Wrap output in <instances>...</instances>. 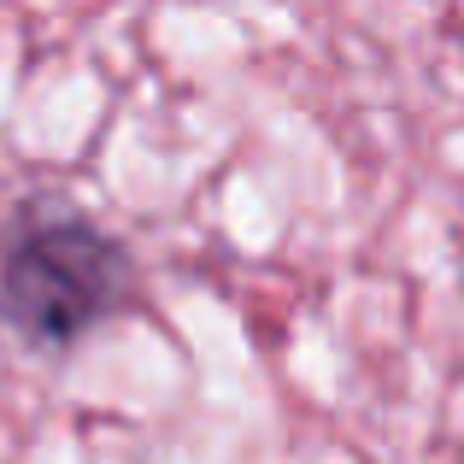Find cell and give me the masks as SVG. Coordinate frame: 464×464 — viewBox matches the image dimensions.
Masks as SVG:
<instances>
[{"label":"cell","mask_w":464,"mask_h":464,"mask_svg":"<svg viewBox=\"0 0 464 464\" xmlns=\"http://www.w3.org/2000/svg\"><path fill=\"white\" fill-rule=\"evenodd\" d=\"M459 288H464V259H459Z\"/></svg>","instance_id":"obj_2"},{"label":"cell","mask_w":464,"mask_h":464,"mask_svg":"<svg viewBox=\"0 0 464 464\" xmlns=\"http://www.w3.org/2000/svg\"><path fill=\"white\" fill-rule=\"evenodd\" d=\"M136 306V253L65 200H24L0 229V324L30 353H71Z\"/></svg>","instance_id":"obj_1"}]
</instances>
